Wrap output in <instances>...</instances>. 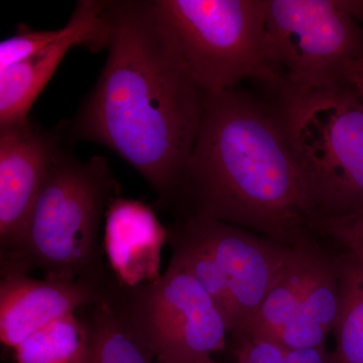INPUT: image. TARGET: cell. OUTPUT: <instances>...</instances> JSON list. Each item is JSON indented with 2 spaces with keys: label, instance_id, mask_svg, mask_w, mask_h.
Returning <instances> with one entry per match:
<instances>
[{
  "label": "cell",
  "instance_id": "cell-3",
  "mask_svg": "<svg viewBox=\"0 0 363 363\" xmlns=\"http://www.w3.org/2000/svg\"><path fill=\"white\" fill-rule=\"evenodd\" d=\"M68 143L55 160L20 245L0 259L1 274L85 279L105 285L111 278L104 260L101 229L112 200L121 195L104 157L82 161Z\"/></svg>",
  "mask_w": 363,
  "mask_h": 363
},
{
  "label": "cell",
  "instance_id": "cell-16",
  "mask_svg": "<svg viewBox=\"0 0 363 363\" xmlns=\"http://www.w3.org/2000/svg\"><path fill=\"white\" fill-rule=\"evenodd\" d=\"M340 274L341 308L335 329L337 363H363V262L336 253Z\"/></svg>",
  "mask_w": 363,
  "mask_h": 363
},
{
  "label": "cell",
  "instance_id": "cell-9",
  "mask_svg": "<svg viewBox=\"0 0 363 363\" xmlns=\"http://www.w3.org/2000/svg\"><path fill=\"white\" fill-rule=\"evenodd\" d=\"M180 222L220 267L235 308L236 333L259 309L294 247L212 219L186 217Z\"/></svg>",
  "mask_w": 363,
  "mask_h": 363
},
{
  "label": "cell",
  "instance_id": "cell-18",
  "mask_svg": "<svg viewBox=\"0 0 363 363\" xmlns=\"http://www.w3.org/2000/svg\"><path fill=\"white\" fill-rule=\"evenodd\" d=\"M341 308L340 274L336 253L322 248L316 267L297 311L290 318L319 325L330 333ZM289 318V319H290Z\"/></svg>",
  "mask_w": 363,
  "mask_h": 363
},
{
  "label": "cell",
  "instance_id": "cell-2",
  "mask_svg": "<svg viewBox=\"0 0 363 363\" xmlns=\"http://www.w3.org/2000/svg\"><path fill=\"white\" fill-rule=\"evenodd\" d=\"M177 207L295 247L318 219L283 112L245 93L208 94Z\"/></svg>",
  "mask_w": 363,
  "mask_h": 363
},
{
  "label": "cell",
  "instance_id": "cell-5",
  "mask_svg": "<svg viewBox=\"0 0 363 363\" xmlns=\"http://www.w3.org/2000/svg\"><path fill=\"white\" fill-rule=\"evenodd\" d=\"M264 52L284 105L340 84L363 58V1L267 0Z\"/></svg>",
  "mask_w": 363,
  "mask_h": 363
},
{
  "label": "cell",
  "instance_id": "cell-19",
  "mask_svg": "<svg viewBox=\"0 0 363 363\" xmlns=\"http://www.w3.org/2000/svg\"><path fill=\"white\" fill-rule=\"evenodd\" d=\"M311 229L315 235L333 241L343 252L363 262V215L316 219Z\"/></svg>",
  "mask_w": 363,
  "mask_h": 363
},
{
  "label": "cell",
  "instance_id": "cell-6",
  "mask_svg": "<svg viewBox=\"0 0 363 363\" xmlns=\"http://www.w3.org/2000/svg\"><path fill=\"white\" fill-rule=\"evenodd\" d=\"M318 219L363 215V104L347 85L284 105Z\"/></svg>",
  "mask_w": 363,
  "mask_h": 363
},
{
  "label": "cell",
  "instance_id": "cell-4",
  "mask_svg": "<svg viewBox=\"0 0 363 363\" xmlns=\"http://www.w3.org/2000/svg\"><path fill=\"white\" fill-rule=\"evenodd\" d=\"M184 68L207 94L255 79L279 89L266 57L267 0H152Z\"/></svg>",
  "mask_w": 363,
  "mask_h": 363
},
{
  "label": "cell",
  "instance_id": "cell-17",
  "mask_svg": "<svg viewBox=\"0 0 363 363\" xmlns=\"http://www.w3.org/2000/svg\"><path fill=\"white\" fill-rule=\"evenodd\" d=\"M13 350L16 363H85L87 331L75 313L35 332Z\"/></svg>",
  "mask_w": 363,
  "mask_h": 363
},
{
  "label": "cell",
  "instance_id": "cell-1",
  "mask_svg": "<svg viewBox=\"0 0 363 363\" xmlns=\"http://www.w3.org/2000/svg\"><path fill=\"white\" fill-rule=\"evenodd\" d=\"M112 40L96 84L72 121L71 143L108 147L177 207L208 94L195 84L149 0H107Z\"/></svg>",
  "mask_w": 363,
  "mask_h": 363
},
{
  "label": "cell",
  "instance_id": "cell-20",
  "mask_svg": "<svg viewBox=\"0 0 363 363\" xmlns=\"http://www.w3.org/2000/svg\"><path fill=\"white\" fill-rule=\"evenodd\" d=\"M62 32L63 28L54 30H35L21 23L13 35L0 43V68L30 58L35 52L58 39Z\"/></svg>",
  "mask_w": 363,
  "mask_h": 363
},
{
  "label": "cell",
  "instance_id": "cell-10",
  "mask_svg": "<svg viewBox=\"0 0 363 363\" xmlns=\"http://www.w3.org/2000/svg\"><path fill=\"white\" fill-rule=\"evenodd\" d=\"M107 0H79L58 39L30 58L0 68V124L28 118L30 108L69 50L86 48L97 54L107 50L112 26Z\"/></svg>",
  "mask_w": 363,
  "mask_h": 363
},
{
  "label": "cell",
  "instance_id": "cell-13",
  "mask_svg": "<svg viewBox=\"0 0 363 363\" xmlns=\"http://www.w3.org/2000/svg\"><path fill=\"white\" fill-rule=\"evenodd\" d=\"M322 247L316 240L295 245L272 290L255 313L233 339L272 341L286 320L297 311L309 286Z\"/></svg>",
  "mask_w": 363,
  "mask_h": 363
},
{
  "label": "cell",
  "instance_id": "cell-15",
  "mask_svg": "<svg viewBox=\"0 0 363 363\" xmlns=\"http://www.w3.org/2000/svg\"><path fill=\"white\" fill-rule=\"evenodd\" d=\"M168 228V245L172 248L169 262L185 269L204 288L223 315L228 333L233 334L238 330L235 308L220 267L180 221Z\"/></svg>",
  "mask_w": 363,
  "mask_h": 363
},
{
  "label": "cell",
  "instance_id": "cell-21",
  "mask_svg": "<svg viewBox=\"0 0 363 363\" xmlns=\"http://www.w3.org/2000/svg\"><path fill=\"white\" fill-rule=\"evenodd\" d=\"M234 354L238 363H284L285 348L262 339H235Z\"/></svg>",
  "mask_w": 363,
  "mask_h": 363
},
{
  "label": "cell",
  "instance_id": "cell-11",
  "mask_svg": "<svg viewBox=\"0 0 363 363\" xmlns=\"http://www.w3.org/2000/svg\"><path fill=\"white\" fill-rule=\"evenodd\" d=\"M106 284L85 279H35L26 274H1V342L14 350L52 322L101 300Z\"/></svg>",
  "mask_w": 363,
  "mask_h": 363
},
{
  "label": "cell",
  "instance_id": "cell-14",
  "mask_svg": "<svg viewBox=\"0 0 363 363\" xmlns=\"http://www.w3.org/2000/svg\"><path fill=\"white\" fill-rule=\"evenodd\" d=\"M77 315L87 331L85 363H157L104 297L81 308Z\"/></svg>",
  "mask_w": 363,
  "mask_h": 363
},
{
  "label": "cell",
  "instance_id": "cell-7",
  "mask_svg": "<svg viewBox=\"0 0 363 363\" xmlns=\"http://www.w3.org/2000/svg\"><path fill=\"white\" fill-rule=\"evenodd\" d=\"M104 298L157 363H195L225 348V320L213 298L173 262L152 283L125 288L111 276Z\"/></svg>",
  "mask_w": 363,
  "mask_h": 363
},
{
  "label": "cell",
  "instance_id": "cell-24",
  "mask_svg": "<svg viewBox=\"0 0 363 363\" xmlns=\"http://www.w3.org/2000/svg\"><path fill=\"white\" fill-rule=\"evenodd\" d=\"M195 363H216L214 362L213 359H212L211 357H208L203 358V359L199 360V362H195Z\"/></svg>",
  "mask_w": 363,
  "mask_h": 363
},
{
  "label": "cell",
  "instance_id": "cell-12",
  "mask_svg": "<svg viewBox=\"0 0 363 363\" xmlns=\"http://www.w3.org/2000/svg\"><path fill=\"white\" fill-rule=\"evenodd\" d=\"M168 240V227L149 205L119 195L107 208L102 247L119 285L135 288L161 278V252Z\"/></svg>",
  "mask_w": 363,
  "mask_h": 363
},
{
  "label": "cell",
  "instance_id": "cell-23",
  "mask_svg": "<svg viewBox=\"0 0 363 363\" xmlns=\"http://www.w3.org/2000/svg\"><path fill=\"white\" fill-rule=\"evenodd\" d=\"M341 83L347 85L363 104V58L353 62L345 69Z\"/></svg>",
  "mask_w": 363,
  "mask_h": 363
},
{
  "label": "cell",
  "instance_id": "cell-8",
  "mask_svg": "<svg viewBox=\"0 0 363 363\" xmlns=\"http://www.w3.org/2000/svg\"><path fill=\"white\" fill-rule=\"evenodd\" d=\"M68 143L65 121L55 128L30 117L0 124V259L20 245L48 174Z\"/></svg>",
  "mask_w": 363,
  "mask_h": 363
},
{
  "label": "cell",
  "instance_id": "cell-22",
  "mask_svg": "<svg viewBox=\"0 0 363 363\" xmlns=\"http://www.w3.org/2000/svg\"><path fill=\"white\" fill-rule=\"evenodd\" d=\"M284 363H337L334 352H329L326 346L286 350Z\"/></svg>",
  "mask_w": 363,
  "mask_h": 363
}]
</instances>
